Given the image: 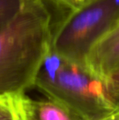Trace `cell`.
<instances>
[{
  "label": "cell",
  "instance_id": "1",
  "mask_svg": "<svg viewBox=\"0 0 119 120\" xmlns=\"http://www.w3.org/2000/svg\"><path fill=\"white\" fill-rule=\"evenodd\" d=\"M52 14L43 0H25L19 14L0 31V95L25 92L51 48Z\"/></svg>",
  "mask_w": 119,
  "mask_h": 120
},
{
  "label": "cell",
  "instance_id": "2",
  "mask_svg": "<svg viewBox=\"0 0 119 120\" xmlns=\"http://www.w3.org/2000/svg\"><path fill=\"white\" fill-rule=\"evenodd\" d=\"M34 87L83 120H98L119 107L104 79L86 65L69 60L51 48L40 66Z\"/></svg>",
  "mask_w": 119,
  "mask_h": 120
},
{
  "label": "cell",
  "instance_id": "3",
  "mask_svg": "<svg viewBox=\"0 0 119 120\" xmlns=\"http://www.w3.org/2000/svg\"><path fill=\"white\" fill-rule=\"evenodd\" d=\"M119 25V0H90L53 23L51 48L65 58L86 65L90 51Z\"/></svg>",
  "mask_w": 119,
  "mask_h": 120
},
{
  "label": "cell",
  "instance_id": "4",
  "mask_svg": "<svg viewBox=\"0 0 119 120\" xmlns=\"http://www.w3.org/2000/svg\"><path fill=\"white\" fill-rule=\"evenodd\" d=\"M86 65L104 80L119 70V25L95 43L88 54Z\"/></svg>",
  "mask_w": 119,
  "mask_h": 120
},
{
  "label": "cell",
  "instance_id": "5",
  "mask_svg": "<svg viewBox=\"0 0 119 120\" xmlns=\"http://www.w3.org/2000/svg\"><path fill=\"white\" fill-rule=\"evenodd\" d=\"M32 101L25 92L0 95V120H29Z\"/></svg>",
  "mask_w": 119,
  "mask_h": 120
},
{
  "label": "cell",
  "instance_id": "6",
  "mask_svg": "<svg viewBox=\"0 0 119 120\" xmlns=\"http://www.w3.org/2000/svg\"><path fill=\"white\" fill-rule=\"evenodd\" d=\"M32 115L36 120H83L61 103L47 96L32 101Z\"/></svg>",
  "mask_w": 119,
  "mask_h": 120
},
{
  "label": "cell",
  "instance_id": "7",
  "mask_svg": "<svg viewBox=\"0 0 119 120\" xmlns=\"http://www.w3.org/2000/svg\"><path fill=\"white\" fill-rule=\"evenodd\" d=\"M24 3L25 0H0V31L16 17Z\"/></svg>",
  "mask_w": 119,
  "mask_h": 120
},
{
  "label": "cell",
  "instance_id": "8",
  "mask_svg": "<svg viewBox=\"0 0 119 120\" xmlns=\"http://www.w3.org/2000/svg\"><path fill=\"white\" fill-rule=\"evenodd\" d=\"M47 4H52L56 8L66 12L78 9L90 0H43Z\"/></svg>",
  "mask_w": 119,
  "mask_h": 120
},
{
  "label": "cell",
  "instance_id": "9",
  "mask_svg": "<svg viewBox=\"0 0 119 120\" xmlns=\"http://www.w3.org/2000/svg\"><path fill=\"white\" fill-rule=\"evenodd\" d=\"M108 91L113 89H119V70L108 75L105 79Z\"/></svg>",
  "mask_w": 119,
  "mask_h": 120
},
{
  "label": "cell",
  "instance_id": "10",
  "mask_svg": "<svg viewBox=\"0 0 119 120\" xmlns=\"http://www.w3.org/2000/svg\"><path fill=\"white\" fill-rule=\"evenodd\" d=\"M98 120H119V107Z\"/></svg>",
  "mask_w": 119,
  "mask_h": 120
},
{
  "label": "cell",
  "instance_id": "11",
  "mask_svg": "<svg viewBox=\"0 0 119 120\" xmlns=\"http://www.w3.org/2000/svg\"><path fill=\"white\" fill-rule=\"evenodd\" d=\"M109 94L112 99L114 101V102L119 105V89H113V90H109Z\"/></svg>",
  "mask_w": 119,
  "mask_h": 120
},
{
  "label": "cell",
  "instance_id": "12",
  "mask_svg": "<svg viewBox=\"0 0 119 120\" xmlns=\"http://www.w3.org/2000/svg\"><path fill=\"white\" fill-rule=\"evenodd\" d=\"M29 120H36V119H35L33 117V115H32V114H31V116H30V118H29Z\"/></svg>",
  "mask_w": 119,
  "mask_h": 120
}]
</instances>
